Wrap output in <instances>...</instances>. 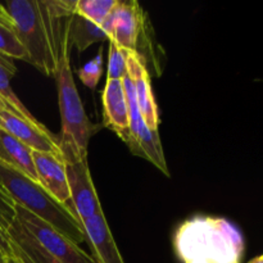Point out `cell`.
Masks as SVG:
<instances>
[{
    "mask_svg": "<svg viewBox=\"0 0 263 263\" xmlns=\"http://www.w3.org/2000/svg\"><path fill=\"white\" fill-rule=\"evenodd\" d=\"M76 0H10L0 3L27 53V62L54 76Z\"/></svg>",
    "mask_w": 263,
    "mask_h": 263,
    "instance_id": "1",
    "label": "cell"
},
{
    "mask_svg": "<svg viewBox=\"0 0 263 263\" xmlns=\"http://www.w3.org/2000/svg\"><path fill=\"white\" fill-rule=\"evenodd\" d=\"M174 247L184 263H241L244 238L225 218L197 216L179 226Z\"/></svg>",
    "mask_w": 263,
    "mask_h": 263,
    "instance_id": "2",
    "label": "cell"
},
{
    "mask_svg": "<svg viewBox=\"0 0 263 263\" xmlns=\"http://www.w3.org/2000/svg\"><path fill=\"white\" fill-rule=\"evenodd\" d=\"M69 50H71V43L68 39V20H67L66 35L54 73L57 79L62 118L59 146L69 149L79 156H87L90 138L99 130L100 126L91 123L85 112L72 74Z\"/></svg>",
    "mask_w": 263,
    "mask_h": 263,
    "instance_id": "3",
    "label": "cell"
},
{
    "mask_svg": "<svg viewBox=\"0 0 263 263\" xmlns=\"http://www.w3.org/2000/svg\"><path fill=\"white\" fill-rule=\"evenodd\" d=\"M0 185L15 205L40 217L77 246L84 243V235L73 215L66 205L50 197L37 181L0 162Z\"/></svg>",
    "mask_w": 263,
    "mask_h": 263,
    "instance_id": "4",
    "label": "cell"
},
{
    "mask_svg": "<svg viewBox=\"0 0 263 263\" xmlns=\"http://www.w3.org/2000/svg\"><path fill=\"white\" fill-rule=\"evenodd\" d=\"M148 21L143 8L135 0H116L100 28L107 39L113 41L125 51H133L140 55L143 45L151 48Z\"/></svg>",
    "mask_w": 263,
    "mask_h": 263,
    "instance_id": "5",
    "label": "cell"
},
{
    "mask_svg": "<svg viewBox=\"0 0 263 263\" xmlns=\"http://www.w3.org/2000/svg\"><path fill=\"white\" fill-rule=\"evenodd\" d=\"M59 149L66 167L71 194V198L64 205L73 215L76 222H81L102 211L100 200L90 175L87 156H79L63 146H59Z\"/></svg>",
    "mask_w": 263,
    "mask_h": 263,
    "instance_id": "6",
    "label": "cell"
},
{
    "mask_svg": "<svg viewBox=\"0 0 263 263\" xmlns=\"http://www.w3.org/2000/svg\"><path fill=\"white\" fill-rule=\"evenodd\" d=\"M15 218L46 252L62 263H95L91 256L37 216L15 205Z\"/></svg>",
    "mask_w": 263,
    "mask_h": 263,
    "instance_id": "7",
    "label": "cell"
},
{
    "mask_svg": "<svg viewBox=\"0 0 263 263\" xmlns=\"http://www.w3.org/2000/svg\"><path fill=\"white\" fill-rule=\"evenodd\" d=\"M0 130H4L32 152L61 153L59 138L53 135L46 126L25 120L9 110L0 109Z\"/></svg>",
    "mask_w": 263,
    "mask_h": 263,
    "instance_id": "8",
    "label": "cell"
},
{
    "mask_svg": "<svg viewBox=\"0 0 263 263\" xmlns=\"http://www.w3.org/2000/svg\"><path fill=\"white\" fill-rule=\"evenodd\" d=\"M77 225L84 235V241L91 251V258L95 263H125L103 210L87 220L77 222Z\"/></svg>",
    "mask_w": 263,
    "mask_h": 263,
    "instance_id": "9",
    "label": "cell"
},
{
    "mask_svg": "<svg viewBox=\"0 0 263 263\" xmlns=\"http://www.w3.org/2000/svg\"><path fill=\"white\" fill-rule=\"evenodd\" d=\"M125 54L127 73L133 79L141 117L151 130L158 131L159 112L152 89L151 72L146 67L145 61L139 54L133 51H125Z\"/></svg>",
    "mask_w": 263,
    "mask_h": 263,
    "instance_id": "10",
    "label": "cell"
},
{
    "mask_svg": "<svg viewBox=\"0 0 263 263\" xmlns=\"http://www.w3.org/2000/svg\"><path fill=\"white\" fill-rule=\"evenodd\" d=\"M32 161L39 184L61 204H66L71 198L66 167L62 153L32 152Z\"/></svg>",
    "mask_w": 263,
    "mask_h": 263,
    "instance_id": "11",
    "label": "cell"
},
{
    "mask_svg": "<svg viewBox=\"0 0 263 263\" xmlns=\"http://www.w3.org/2000/svg\"><path fill=\"white\" fill-rule=\"evenodd\" d=\"M104 126L118 135L121 140L128 134V108L122 80H107L103 90Z\"/></svg>",
    "mask_w": 263,
    "mask_h": 263,
    "instance_id": "12",
    "label": "cell"
},
{
    "mask_svg": "<svg viewBox=\"0 0 263 263\" xmlns=\"http://www.w3.org/2000/svg\"><path fill=\"white\" fill-rule=\"evenodd\" d=\"M10 244V256L21 263H62L46 252L25 226L14 217L7 229Z\"/></svg>",
    "mask_w": 263,
    "mask_h": 263,
    "instance_id": "13",
    "label": "cell"
},
{
    "mask_svg": "<svg viewBox=\"0 0 263 263\" xmlns=\"http://www.w3.org/2000/svg\"><path fill=\"white\" fill-rule=\"evenodd\" d=\"M0 162L39 182L32 161V151L4 130H0Z\"/></svg>",
    "mask_w": 263,
    "mask_h": 263,
    "instance_id": "14",
    "label": "cell"
},
{
    "mask_svg": "<svg viewBox=\"0 0 263 263\" xmlns=\"http://www.w3.org/2000/svg\"><path fill=\"white\" fill-rule=\"evenodd\" d=\"M68 39L71 46H76L79 51H84L98 41L108 40L100 26L90 22L79 14H72L68 18Z\"/></svg>",
    "mask_w": 263,
    "mask_h": 263,
    "instance_id": "15",
    "label": "cell"
},
{
    "mask_svg": "<svg viewBox=\"0 0 263 263\" xmlns=\"http://www.w3.org/2000/svg\"><path fill=\"white\" fill-rule=\"evenodd\" d=\"M15 73H17V67L13 63L12 59L0 54V98L7 104H9L20 117L31 121L33 123H40L31 115L30 110L23 105V103L21 102L20 98L15 95L12 86H10V80L15 76Z\"/></svg>",
    "mask_w": 263,
    "mask_h": 263,
    "instance_id": "16",
    "label": "cell"
},
{
    "mask_svg": "<svg viewBox=\"0 0 263 263\" xmlns=\"http://www.w3.org/2000/svg\"><path fill=\"white\" fill-rule=\"evenodd\" d=\"M0 54L8 58L22 59L27 62V53L21 44L9 18L0 9Z\"/></svg>",
    "mask_w": 263,
    "mask_h": 263,
    "instance_id": "17",
    "label": "cell"
},
{
    "mask_svg": "<svg viewBox=\"0 0 263 263\" xmlns=\"http://www.w3.org/2000/svg\"><path fill=\"white\" fill-rule=\"evenodd\" d=\"M115 4L116 0H77L74 14L81 15L90 22L100 26Z\"/></svg>",
    "mask_w": 263,
    "mask_h": 263,
    "instance_id": "18",
    "label": "cell"
},
{
    "mask_svg": "<svg viewBox=\"0 0 263 263\" xmlns=\"http://www.w3.org/2000/svg\"><path fill=\"white\" fill-rule=\"evenodd\" d=\"M127 73L125 50L109 41V53H108V72L107 80H122Z\"/></svg>",
    "mask_w": 263,
    "mask_h": 263,
    "instance_id": "19",
    "label": "cell"
},
{
    "mask_svg": "<svg viewBox=\"0 0 263 263\" xmlns=\"http://www.w3.org/2000/svg\"><path fill=\"white\" fill-rule=\"evenodd\" d=\"M102 72H103V53H102V49H100L99 53H98V55L95 57V58H92L91 61H89L86 64H84V66L80 68L79 77L85 86L90 87V89H94V87H97L98 82H99L100 76H102Z\"/></svg>",
    "mask_w": 263,
    "mask_h": 263,
    "instance_id": "20",
    "label": "cell"
},
{
    "mask_svg": "<svg viewBox=\"0 0 263 263\" xmlns=\"http://www.w3.org/2000/svg\"><path fill=\"white\" fill-rule=\"evenodd\" d=\"M14 202L10 199L8 193L0 185V226L7 230L8 226L14 220Z\"/></svg>",
    "mask_w": 263,
    "mask_h": 263,
    "instance_id": "21",
    "label": "cell"
},
{
    "mask_svg": "<svg viewBox=\"0 0 263 263\" xmlns=\"http://www.w3.org/2000/svg\"><path fill=\"white\" fill-rule=\"evenodd\" d=\"M0 252H2L5 257L10 256L9 238H8L7 230H5V229H3L2 226H0Z\"/></svg>",
    "mask_w": 263,
    "mask_h": 263,
    "instance_id": "22",
    "label": "cell"
},
{
    "mask_svg": "<svg viewBox=\"0 0 263 263\" xmlns=\"http://www.w3.org/2000/svg\"><path fill=\"white\" fill-rule=\"evenodd\" d=\"M0 109H5V110H9V112H12V113H14L15 116H18L17 113L14 112V109H13L12 107H10L9 104H7V103L4 102V100L2 99V98H0Z\"/></svg>",
    "mask_w": 263,
    "mask_h": 263,
    "instance_id": "23",
    "label": "cell"
},
{
    "mask_svg": "<svg viewBox=\"0 0 263 263\" xmlns=\"http://www.w3.org/2000/svg\"><path fill=\"white\" fill-rule=\"evenodd\" d=\"M5 263H21V262L18 261V259L15 258V257L9 256V257H7V258H5Z\"/></svg>",
    "mask_w": 263,
    "mask_h": 263,
    "instance_id": "24",
    "label": "cell"
},
{
    "mask_svg": "<svg viewBox=\"0 0 263 263\" xmlns=\"http://www.w3.org/2000/svg\"><path fill=\"white\" fill-rule=\"evenodd\" d=\"M249 263H263V257L262 256L256 257V258L251 259V261H249Z\"/></svg>",
    "mask_w": 263,
    "mask_h": 263,
    "instance_id": "25",
    "label": "cell"
},
{
    "mask_svg": "<svg viewBox=\"0 0 263 263\" xmlns=\"http://www.w3.org/2000/svg\"><path fill=\"white\" fill-rule=\"evenodd\" d=\"M5 258H7V257H5L4 254H3L2 252H0V263H5Z\"/></svg>",
    "mask_w": 263,
    "mask_h": 263,
    "instance_id": "26",
    "label": "cell"
}]
</instances>
